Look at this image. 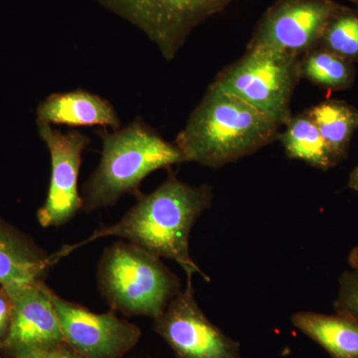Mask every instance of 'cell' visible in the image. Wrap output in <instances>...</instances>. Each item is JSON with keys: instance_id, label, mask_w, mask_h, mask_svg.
<instances>
[{"instance_id": "obj_2", "label": "cell", "mask_w": 358, "mask_h": 358, "mask_svg": "<svg viewBox=\"0 0 358 358\" xmlns=\"http://www.w3.org/2000/svg\"><path fill=\"white\" fill-rule=\"evenodd\" d=\"M275 120L211 84L176 140L186 162L221 167L279 140Z\"/></svg>"}, {"instance_id": "obj_18", "label": "cell", "mask_w": 358, "mask_h": 358, "mask_svg": "<svg viewBox=\"0 0 358 358\" xmlns=\"http://www.w3.org/2000/svg\"><path fill=\"white\" fill-rule=\"evenodd\" d=\"M317 46L348 62H358V8L341 6L324 28Z\"/></svg>"}, {"instance_id": "obj_4", "label": "cell", "mask_w": 358, "mask_h": 358, "mask_svg": "<svg viewBox=\"0 0 358 358\" xmlns=\"http://www.w3.org/2000/svg\"><path fill=\"white\" fill-rule=\"evenodd\" d=\"M96 278L108 305L124 315L157 319L182 291L178 275L159 257L129 242L105 249Z\"/></svg>"}, {"instance_id": "obj_5", "label": "cell", "mask_w": 358, "mask_h": 358, "mask_svg": "<svg viewBox=\"0 0 358 358\" xmlns=\"http://www.w3.org/2000/svg\"><path fill=\"white\" fill-rule=\"evenodd\" d=\"M301 60L262 47H247L246 53L212 84L285 126L292 117V98L301 79Z\"/></svg>"}, {"instance_id": "obj_22", "label": "cell", "mask_w": 358, "mask_h": 358, "mask_svg": "<svg viewBox=\"0 0 358 358\" xmlns=\"http://www.w3.org/2000/svg\"><path fill=\"white\" fill-rule=\"evenodd\" d=\"M348 187L352 188V190L358 192V164L350 174V179H348Z\"/></svg>"}, {"instance_id": "obj_14", "label": "cell", "mask_w": 358, "mask_h": 358, "mask_svg": "<svg viewBox=\"0 0 358 358\" xmlns=\"http://www.w3.org/2000/svg\"><path fill=\"white\" fill-rule=\"evenodd\" d=\"M291 320L296 329L322 346L331 358H358V320L352 315L299 312Z\"/></svg>"}, {"instance_id": "obj_7", "label": "cell", "mask_w": 358, "mask_h": 358, "mask_svg": "<svg viewBox=\"0 0 358 358\" xmlns=\"http://www.w3.org/2000/svg\"><path fill=\"white\" fill-rule=\"evenodd\" d=\"M13 303L11 322L0 343L3 358H43L66 343L51 289L44 281L4 288Z\"/></svg>"}, {"instance_id": "obj_19", "label": "cell", "mask_w": 358, "mask_h": 358, "mask_svg": "<svg viewBox=\"0 0 358 358\" xmlns=\"http://www.w3.org/2000/svg\"><path fill=\"white\" fill-rule=\"evenodd\" d=\"M336 313H348L358 320V270L345 271L338 278Z\"/></svg>"}, {"instance_id": "obj_1", "label": "cell", "mask_w": 358, "mask_h": 358, "mask_svg": "<svg viewBox=\"0 0 358 358\" xmlns=\"http://www.w3.org/2000/svg\"><path fill=\"white\" fill-rule=\"evenodd\" d=\"M212 199L210 185L192 186L171 173L154 192L141 193L119 222L103 226L80 243L63 246L58 255L63 259L90 242L115 236L159 258L176 261L185 271L187 281L197 274L209 282L210 278L190 255L189 237L200 216L210 208Z\"/></svg>"}, {"instance_id": "obj_16", "label": "cell", "mask_w": 358, "mask_h": 358, "mask_svg": "<svg viewBox=\"0 0 358 358\" xmlns=\"http://www.w3.org/2000/svg\"><path fill=\"white\" fill-rule=\"evenodd\" d=\"M285 126L286 129L280 133L279 140L289 159L301 160L322 171L336 166L317 124L307 110L294 117L292 115Z\"/></svg>"}, {"instance_id": "obj_6", "label": "cell", "mask_w": 358, "mask_h": 358, "mask_svg": "<svg viewBox=\"0 0 358 358\" xmlns=\"http://www.w3.org/2000/svg\"><path fill=\"white\" fill-rule=\"evenodd\" d=\"M145 33L171 61L190 33L212 16L222 13L232 0H96Z\"/></svg>"}, {"instance_id": "obj_24", "label": "cell", "mask_w": 358, "mask_h": 358, "mask_svg": "<svg viewBox=\"0 0 358 358\" xmlns=\"http://www.w3.org/2000/svg\"><path fill=\"white\" fill-rule=\"evenodd\" d=\"M350 1L353 2V3L357 4L358 7V0H350Z\"/></svg>"}, {"instance_id": "obj_15", "label": "cell", "mask_w": 358, "mask_h": 358, "mask_svg": "<svg viewBox=\"0 0 358 358\" xmlns=\"http://www.w3.org/2000/svg\"><path fill=\"white\" fill-rule=\"evenodd\" d=\"M336 166L348 157L358 129V110L345 101L327 100L307 110Z\"/></svg>"}, {"instance_id": "obj_10", "label": "cell", "mask_w": 358, "mask_h": 358, "mask_svg": "<svg viewBox=\"0 0 358 358\" xmlns=\"http://www.w3.org/2000/svg\"><path fill=\"white\" fill-rule=\"evenodd\" d=\"M36 124L51 157L50 185L37 219L42 227H59L72 220L83 207L78 179L82 155L91 140L79 131L63 133L50 124Z\"/></svg>"}, {"instance_id": "obj_21", "label": "cell", "mask_w": 358, "mask_h": 358, "mask_svg": "<svg viewBox=\"0 0 358 358\" xmlns=\"http://www.w3.org/2000/svg\"><path fill=\"white\" fill-rule=\"evenodd\" d=\"M43 358H84L79 353L75 352L72 348L67 343H64L58 348L54 350L53 352L45 355Z\"/></svg>"}, {"instance_id": "obj_11", "label": "cell", "mask_w": 358, "mask_h": 358, "mask_svg": "<svg viewBox=\"0 0 358 358\" xmlns=\"http://www.w3.org/2000/svg\"><path fill=\"white\" fill-rule=\"evenodd\" d=\"M51 300L66 343L82 357L122 358L140 341V327L120 319L115 310L93 313L52 289Z\"/></svg>"}, {"instance_id": "obj_9", "label": "cell", "mask_w": 358, "mask_h": 358, "mask_svg": "<svg viewBox=\"0 0 358 358\" xmlns=\"http://www.w3.org/2000/svg\"><path fill=\"white\" fill-rule=\"evenodd\" d=\"M154 327L176 358H242L240 343L212 324L197 305L192 281L155 319Z\"/></svg>"}, {"instance_id": "obj_17", "label": "cell", "mask_w": 358, "mask_h": 358, "mask_svg": "<svg viewBox=\"0 0 358 358\" xmlns=\"http://www.w3.org/2000/svg\"><path fill=\"white\" fill-rule=\"evenodd\" d=\"M301 75L327 91H345L355 81V64L326 49L315 47L301 60Z\"/></svg>"}, {"instance_id": "obj_12", "label": "cell", "mask_w": 358, "mask_h": 358, "mask_svg": "<svg viewBox=\"0 0 358 358\" xmlns=\"http://www.w3.org/2000/svg\"><path fill=\"white\" fill-rule=\"evenodd\" d=\"M36 122L78 127H100L112 131L122 122L113 103L84 89L53 93L39 103Z\"/></svg>"}, {"instance_id": "obj_23", "label": "cell", "mask_w": 358, "mask_h": 358, "mask_svg": "<svg viewBox=\"0 0 358 358\" xmlns=\"http://www.w3.org/2000/svg\"><path fill=\"white\" fill-rule=\"evenodd\" d=\"M348 264L352 270H358V245L350 251L348 255Z\"/></svg>"}, {"instance_id": "obj_3", "label": "cell", "mask_w": 358, "mask_h": 358, "mask_svg": "<svg viewBox=\"0 0 358 358\" xmlns=\"http://www.w3.org/2000/svg\"><path fill=\"white\" fill-rule=\"evenodd\" d=\"M96 134L102 141V157L82 187L84 212L114 206L126 194L138 197L150 173L185 162L178 145L164 140L141 117L117 131L100 128Z\"/></svg>"}, {"instance_id": "obj_13", "label": "cell", "mask_w": 358, "mask_h": 358, "mask_svg": "<svg viewBox=\"0 0 358 358\" xmlns=\"http://www.w3.org/2000/svg\"><path fill=\"white\" fill-rule=\"evenodd\" d=\"M59 262L32 238L0 217V287L44 281L49 270Z\"/></svg>"}, {"instance_id": "obj_8", "label": "cell", "mask_w": 358, "mask_h": 358, "mask_svg": "<svg viewBox=\"0 0 358 358\" xmlns=\"http://www.w3.org/2000/svg\"><path fill=\"white\" fill-rule=\"evenodd\" d=\"M339 6L334 0H277L259 21L248 47L301 59L317 47Z\"/></svg>"}, {"instance_id": "obj_20", "label": "cell", "mask_w": 358, "mask_h": 358, "mask_svg": "<svg viewBox=\"0 0 358 358\" xmlns=\"http://www.w3.org/2000/svg\"><path fill=\"white\" fill-rule=\"evenodd\" d=\"M13 303L3 287H0V343L6 339L11 322Z\"/></svg>"}]
</instances>
